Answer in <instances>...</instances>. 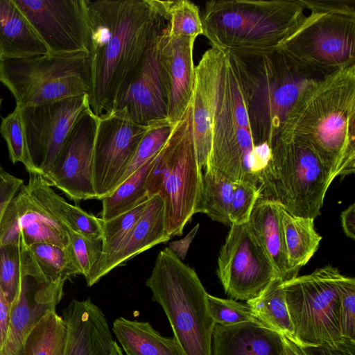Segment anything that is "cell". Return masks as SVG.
Returning a JSON list of instances; mask_svg holds the SVG:
<instances>
[{
    "mask_svg": "<svg viewBox=\"0 0 355 355\" xmlns=\"http://www.w3.org/2000/svg\"><path fill=\"white\" fill-rule=\"evenodd\" d=\"M89 26V106L112 111L129 78L157 43L167 21L159 0H85Z\"/></svg>",
    "mask_w": 355,
    "mask_h": 355,
    "instance_id": "6da1fadb",
    "label": "cell"
},
{
    "mask_svg": "<svg viewBox=\"0 0 355 355\" xmlns=\"http://www.w3.org/2000/svg\"><path fill=\"white\" fill-rule=\"evenodd\" d=\"M307 143L335 178L355 171V64L300 93L278 137Z\"/></svg>",
    "mask_w": 355,
    "mask_h": 355,
    "instance_id": "7a4b0ae2",
    "label": "cell"
},
{
    "mask_svg": "<svg viewBox=\"0 0 355 355\" xmlns=\"http://www.w3.org/2000/svg\"><path fill=\"white\" fill-rule=\"evenodd\" d=\"M270 159L271 146L257 145L251 135L235 67L224 56L205 171L233 183L254 185L261 194Z\"/></svg>",
    "mask_w": 355,
    "mask_h": 355,
    "instance_id": "3957f363",
    "label": "cell"
},
{
    "mask_svg": "<svg viewBox=\"0 0 355 355\" xmlns=\"http://www.w3.org/2000/svg\"><path fill=\"white\" fill-rule=\"evenodd\" d=\"M228 53L237 72L251 135L257 145L272 146L300 93L320 77L299 69L277 50Z\"/></svg>",
    "mask_w": 355,
    "mask_h": 355,
    "instance_id": "277c9868",
    "label": "cell"
},
{
    "mask_svg": "<svg viewBox=\"0 0 355 355\" xmlns=\"http://www.w3.org/2000/svg\"><path fill=\"white\" fill-rule=\"evenodd\" d=\"M300 0H214L201 17L203 35L223 52L276 50L302 21Z\"/></svg>",
    "mask_w": 355,
    "mask_h": 355,
    "instance_id": "5b68a950",
    "label": "cell"
},
{
    "mask_svg": "<svg viewBox=\"0 0 355 355\" xmlns=\"http://www.w3.org/2000/svg\"><path fill=\"white\" fill-rule=\"evenodd\" d=\"M311 10L277 51L322 78L355 64V1L300 0Z\"/></svg>",
    "mask_w": 355,
    "mask_h": 355,
    "instance_id": "8992f818",
    "label": "cell"
},
{
    "mask_svg": "<svg viewBox=\"0 0 355 355\" xmlns=\"http://www.w3.org/2000/svg\"><path fill=\"white\" fill-rule=\"evenodd\" d=\"M146 285L165 312L184 355H212L216 324L208 293L195 270L167 247L158 254Z\"/></svg>",
    "mask_w": 355,
    "mask_h": 355,
    "instance_id": "52a82bcc",
    "label": "cell"
},
{
    "mask_svg": "<svg viewBox=\"0 0 355 355\" xmlns=\"http://www.w3.org/2000/svg\"><path fill=\"white\" fill-rule=\"evenodd\" d=\"M335 179L314 150L295 138L277 137L260 198L275 201L288 212L315 219Z\"/></svg>",
    "mask_w": 355,
    "mask_h": 355,
    "instance_id": "ba28073f",
    "label": "cell"
},
{
    "mask_svg": "<svg viewBox=\"0 0 355 355\" xmlns=\"http://www.w3.org/2000/svg\"><path fill=\"white\" fill-rule=\"evenodd\" d=\"M0 82L12 93L19 107L88 94V53L0 58Z\"/></svg>",
    "mask_w": 355,
    "mask_h": 355,
    "instance_id": "9c48e42d",
    "label": "cell"
},
{
    "mask_svg": "<svg viewBox=\"0 0 355 355\" xmlns=\"http://www.w3.org/2000/svg\"><path fill=\"white\" fill-rule=\"evenodd\" d=\"M341 275L327 265L282 283L295 340L301 347L344 341L339 325Z\"/></svg>",
    "mask_w": 355,
    "mask_h": 355,
    "instance_id": "30bf717a",
    "label": "cell"
},
{
    "mask_svg": "<svg viewBox=\"0 0 355 355\" xmlns=\"http://www.w3.org/2000/svg\"><path fill=\"white\" fill-rule=\"evenodd\" d=\"M171 147L168 173L159 195L162 199L165 230L171 238L181 236L192 216L199 213L203 174L196 154L191 103L168 137Z\"/></svg>",
    "mask_w": 355,
    "mask_h": 355,
    "instance_id": "8fae6325",
    "label": "cell"
},
{
    "mask_svg": "<svg viewBox=\"0 0 355 355\" xmlns=\"http://www.w3.org/2000/svg\"><path fill=\"white\" fill-rule=\"evenodd\" d=\"M217 275L227 295L246 302L258 296L277 277L248 223L230 225L220 250Z\"/></svg>",
    "mask_w": 355,
    "mask_h": 355,
    "instance_id": "7c38bea8",
    "label": "cell"
},
{
    "mask_svg": "<svg viewBox=\"0 0 355 355\" xmlns=\"http://www.w3.org/2000/svg\"><path fill=\"white\" fill-rule=\"evenodd\" d=\"M89 109L87 94L20 107L28 155L37 175L44 178L48 173L73 126Z\"/></svg>",
    "mask_w": 355,
    "mask_h": 355,
    "instance_id": "4fadbf2b",
    "label": "cell"
},
{
    "mask_svg": "<svg viewBox=\"0 0 355 355\" xmlns=\"http://www.w3.org/2000/svg\"><path fill=\"white\" fill-rule=\"evenodd\" d=\"M151 127L135 123L123 110L98 116L92 166L96 199L101 200L118 186Z\"/></svg>",
    "mask_w": 355,
    "mask_h": 355,
    "instance_id": "5bb4252c",
    "label": "cell"
},
{
    "mask_svg": "<svg viewBox=\"0 0 355 355\" xmlns=\"http://www.w3.org/2000/svg\"><path fill=\"white\" fill-rule=\"evenodd\" d=\"M49 53H89V26L85 0H14Z\"/></svg>",
    "mask_w": 355,
    "mask_h": 355,
    "instance_id": "9a60e30c",
    "label": "cell"
},
{
    "mask_svg": "<svg viewBox=\"0 0 355 355\" xmlns=\"http://www.w3.org/2000/svg\"><path fill=\"white\" fill-rule=\"evenodd\" d=\"M98 116L90 109L78 120L44 177L74 201L96 199L92 179L93 153Z\"/></svg>",
    "mask_w": 355,
    "mask_h": 355,
    "instance_id": "2e32d148",
    "label": "cell"
},
{
    "mask_svg": "<svg viewBox=\"0 0 355 355\" xmlns=\"http://www.w3.org/2000/svg\"><path fill=\"white\" fill-rule=\"evenodd\" d=\"M195 40L193 37L170 36L164 28L156 45L168 121L172 125L183 117L191 101L195 80Z\"/></svg>",
    "mask_w": 355,
    "mask_h": 355,
    "instance_id": "e0dca14e",
    "label": "cell"
},
{
    "mask_svg": "<svg viewBox=\"0 0 355 355\" xmlns=\"http://www.w3.org/2000/svg\"><path fill=\"white\" fill-rule=\"evenodd\" d=\"M67 228L42 207L24 184L8 206L0 225V245L49 243L68 248Z\"/></svg>",
    "mask_w": 355,
    "mask_h": 355,
    "instance_id": "ac0fdd59",
    "label": "cell"
},
{
    "mask_svg": "<svg viewBox=\"0 0 355 355\" xmlns=\"http://www.w3.org/2000/svg\"><path fill=\"white\" fill-rule=\"evenodd\" d=\"M156 45L129 78L112 110H123L135 123L149 127L168 121Z\"/></svg>",
    "mask_w": 355,
    "mask_h": 355,
    "instance_id": "d6986e66",
    "label": "cell"
},
{
    "mask_svg": "<svg viewBox=\"0 0 355 355\" xmlns=\"http://www.w3.org/2000/svg\"><path fill=\"white\" fill-rule=\"evenodd\" d=\"M64 282L49 283L22 270L20 293L12 304L10 324L1 355H21L26 338L47 312L55 311Z\"/></svg>",
    "mask_w": 355,
    "mask_h": 355,
    "instance_id": "ffe728a7",
    "label": "cell"
},
{
    "mask_svg": "<svg viewBox=\"0 0 355 355\" xmlns=\"http://www.w3.org/2000/svg\"><path fill=\"white\" fill-rule=\"evenodd\" d=\"M225 54L211 47L195 67V80L191 101L192 129L200 166L205 167L211 148V130L218 101Z\"/></svg>",
    "mask_w": 355,
    "mask_h": 355,
    "instance_id": "44dd1931",
    "label": "cell"
},
{
    "mask_svg": "<svg viewBox=\"0 0 355 355\" xmlns=\"http://www.w3.org/2000/svg\"><path fill=\"white\" fill-rule=\"evenodd\" d=\"M62 317L67 327L64 355H123L104 313L90 299L73 300Z\"/></svg>",
    "mask_w": 355,
    "mask_h": 355,
    "instance_id": "7402d4cb",
    "label": "cell"
},
{
    "mask_svg": "<svg viewBox=\"0 0 355 355\" xmlns=\"http://www.w3.org/2000/svg\"><path fill=\"white\" fill-rule=\"evenodd\" d=\"M170 239L165 230L163 201L157 194L148 200L141 216L116 251L94 266L85 278L87 286L94 285L116 267Z\"/></svg>",
    "mask_w": 355,
    "mask_h": 355,
    "instance_id": "603a6c76",
    "label": "cell"
},
{
    "mask_svg": "<svg viewBox=\"0 0 355 355\" xmlns=\"http://www.w3.org/2000/svg\"><path fill=\"white\" fill-rule=\"evenodd\" d=\"M212 355H284L282 337L259 320L216 324Z\"/></svg>",
    "mask_w": 355,
    "mask_h": 355,
    "instance_id": "cb8c5ba5",
    "label": "cell"
},
{
    "mask_svg": "<svg viewBox=\"0 0 355 355\" xmlns=\"http://www.w3.org/2000/svg\"><path fill=\"white\" fill-rule=\"evenodd\" d=\"M250 229L283 282L297 276L288 264L279 220L278 203L266 198L257 201L249 220Z\"/></svg>",
    "mask_w": 355,
    "mask_h": 355,
    "instance_id": "d4e9b609",
    "label": "cell"
},
{
    "mask_svg": "<svg viewBox=\"0 0 355 355\" xmlns=\"http://www.w3.org/2000/svg\"><path fill=\"white\" fill-rule=\"evenodd\" d=\"M25 186L33 198L67 229L87 238H101V218L67 202L43 177L30 174L28 184Z\"/></svg>",
    "mask_w": 355,
    "mask_h": 355,
    "instance_id": "484cf974",
    "label": "cell"
},
{
    "mask_svg": "<svg viewBox=\"0 0 355 355\" xmlns=\"http://www.w3.org/2000/svg\"><path fill=\"white\" fill-rule=\"evenodd\" d=\"M47 53L48 49L14 0H0V58Z\"/></svg>",
    "mask_w": 355,
    "mask_h": 355,
    "instance_id": "4316f807",
    "label": "cell"
},
{
    "mask_svg": "<svg viewBox=\"0 0 355 355\" xmlns=\"http://www.w3.org/2000/svg\"><path fill=\"white\" fill-rule=\"evenodd\" d=\"M112 331L126 355H184L174 337L162 336L148 322L119 317Z\"/></svg>",
    "mask_w": 355,
    "mask_h": 355,
    "instance_id": "83f0119b",
    "label": "cell"
},
{
    "mask_svg": "<svg viewBox=\"0 0 355 355\" xmlns=\"http://www.w3.org/2000/svg\"><path fill=\"white\" fill-rule=\"evenodd\" d=\"M21 265L23 270L49 283L65 282L80 275L69 247L62 248L49 243L28 247L21 243Z\"/></svg>",
    "mask_w": 355,
    "mask_h": 355,
    "instance_id": "f1b7e54d",
    "label": "cell"
},
{
    "mask_svg": "<svg viewBox=\"0 0 355 355\" xmlns=\"http://www.w3.org/2000/svg\"><path fill=\"white\" fill-rule=\"evenodd\" d=\"M278 210L287 260L299 272L316 252L322 237L315 229L314 219L294 215L279 204Z\"/></svg>",
    "mask_w": 355,
    "mask_h": 355,
    "instance_id": "f546056e",
    "label": "cell"
},
{
    "mask_svg": "<svg viewBox=\"0 0 355 355\" xmlns=\"http://www.w3.org/2000/svg\"><path fill=\"white\" fill-rule=\"evenodd\" d=\"M282 283L279 277H275L258 296L246 304L263 324L295 342Z\"/></svg>",
    "mask_w": 355,
    "mask_h": 355,
    "instance_id": "4dcf8cb0",
    "label": "cell"
},
{
    "mask_svg": "<svg viewBox=\"0 0 355 355\" xmlns=\"http://www.w3.org/2000/svg\"><path fill=\"white\" fill-rule=\"evenodd\" d=\"M155 156L101 199L100 218L102 220L116 218L149 200L146 190V180Z\"/></svg>",
    "mask_w": 355,
    "mask_h": 355,
    "instance_id": "1f68e13d",
    "label": "cell"
},
{
    "mask_svg": "<svg viewBox=\"0 0 355 355\" xmlns=\"http://www.w3.org/2000/svg\"><path fill=\"white\" fill-rule=\"evenodd\" d=\"M67 327L55 311L47 312L26 338L21 355H64Z\"/></svg>",
    "mask_w": 355,
    "mask_h": 355,
    "instance_id": "d6a6232c",
    "label": "cell"
},
{
    "mask_svg": "<svg viewBox=\"0 0 355 355\" xmlns=\"http://www.w3.org/2000/svg\"><path fill=\"white\" fill-rule=\"evenodd\" d=\"M234 187L235 183L205 171L199 213L207 214L212 220L231 225L229 216Z\"/></svg>",
    "mask_w": 355,
    "mask_h": 355,
    "instance_id": "836d02e7",
    "label": "cell"
},
{
    "mask_svg": "<svg viewBox=\"0 0 355 355\" xmlns=\"http://www.w3.org/2000/svg\"><path fill=\"white\" fill-rule=\"evenodd\" d=\"M167 21L166 33L173 37L196 38L203 34L198 7L189 0L162 1Z\"/></svg>",
    "mask_w": 355,
    "mask_h": 355,
    "instance_id": "e575fe53",
    "label": "cell"
},
{
    "mask_svg": "<svg viewBox=\"0 0 355 355\" xmlns=\"http://www.w3.org/2000/svg\"><path fill=\"white\" fill-rule=\"evenodd\" d=\"M0 133L8 146L10 159L13 164L21 163L29 174H37L30 159L20 107L2 119Z\"/></svg>",
    "mask_w": 355,
    "mask_h": 355,
    "instance_id": "d590c367",
    "label": "cell"
},
{
    "mask_svg": "<svg viewBox=\"0 0 355 355\" xmlns=\"http://www.w3.org/2000/svg\"><path fill=\"white\" fill-rule=\"evenodd\" d=\"M21 243L0 245V287L12 305L20 293Z\"/></svg>",
    "mask_w": 355,
    "mask_h": 355,
    "instance_id": "8d00e7d4",
    "label": "cell"
},
{
    "mask_svg": "<svg viewBox=\"0 0 355 355\" xmlns=\"http://www.w3.org/2000/svg\"><path fill=\"white\" fill-rule=\"evenodd\" d=\"M148 201L112 219L106 221L101 219L103 253L98 262L106 259L116 251L141 216Z\"/></svg>",
    "mask_w": 355,
    "mask_h": 355,
    "instance_id": "74e56055",
    "label": "cell"
},
{
    "mask_svg": "<svg viewBox=\"0 0 355 355\" xmlns=\"http://www.w3.org/2000/svg\"><path fill=\"white\" fill-rule=\"evenodd\" d=\"M173 126L168 121H166L152 126L147 131L118 185L157 155L168 140Z\"/></svg>",
    "mask_w": 355,
    "mask_h": 355,
    "instance_id": "f35d334b",
    "label": "cell"
},
{
    "mask_svg": "<svg viewBox=\"0 0 355 355\" xmlns=\"http://www.w3.org/2000/svg\"><path fill=\"white\" fill-rule=\"evenodd\" d=\"M69 247L80 275L87 278L103 253L102 239L87 238L67 229Z\"/></svg>",
    "mask_w": 355,
    "mask_h": 355,
    "instance_id": "ab89813d",
    "label": "cell"
},
{
    "mask_svg": "<svg viewBox=\"0 0 355 355\" xmlns=\"http://www.w3.org/2000/svg\"><path fill=\"white\" fill-rule=\"evenodd\" d=\"M207 303L210 315L216 324L229 326L258 320L247 304L234 299H223L208 294Z\"/></svg>",
    "mask_w": 355,
    "mask_h": 355,
    "instance_id": "60d3db41",
    "label": "cell"
},
{
    "mask_svg": "<svg viewBox=\"0 0 355 355\" xmlns=\"http://www.w3.org/2000/svg\"><path fill=\"white\" fill-rule=\"evenodd\" d=\"M338 289L340 334L343 340L355 342V279L341 275Z\"/></svg>",
    "mask_w": 355,
    "mask_h": 355,
    "instance_id": "b9f144b4",
    "label": "cell"
},
{
    "mask_svg": "<svg viewBox=\"0 0 355 355\" xmlns=\"http://www.w3.org/2000/svg\"><path fill=\"white\" fill-rule=\"evenodd\" d=\"M259 198L260 190L257 187L245 182L235 183L230 208L231 225L248 223Z\"/></svg>",
    "mask_w": 355,
    "mask_h": 355,
    "instance_id": "7bdbcfd3",
    "label": "cell"
},
{
    "mask_svg": "<svg viewBox=\"0 0 355 355\" xmlns=\"http://www.w3.org/2000/svg\"><path fill=\"white\" fill-rule=\"evenodd\" d=\"M171 147L168 140L156 155L146 180L148 198L159 194L168 173L171 165Z\"/></svg>",
    "mask_w": 355,
    "mask_h": 355,
    "instance_id": "ee69618b",
    "label": "cell"
},
{
    "mask_svg": "<svg viewBox=\"0 0 355 355\" xmlns=\"http://www.w3.org/2000/svg\"><path fill=\"white\" fill-rule=\"evenodd\" d=\"M24 184L22 179L0 171V225L10 201Z\"/></svg>",
    "mask_w": 355,
    "mask_h": 355,
    "instance_id": "f6af8a7d",
    "label": "cell"
},
{
    "mask_svg": "<svg viewBox=\"0 0 355 355\" xmlns=\"http://www.w3.org/2000/svg\"><path fill=\"white\" fill-rule=\"evenodd\" d=\"M303 348L308 355H355V342L346 340L336 345L324 344Z\"/></svg>",
    "mask_w": 355,
    "mask_h": 355,
    "instance_id": "bcb514c9",
    "label": "cell"
},
{
    "mask_svg": "<svg viewBox=\"0 0 355 355\" xmlns=\"http://www.w3.org/2000/svg\"><path fill=\"white\" fill-rule=\"evenodd\" d=\"M12 305L0 287V355L2 354L10 320Z\"/></svg>",
    "mask_w": 355,
    "mask_h": 355,
    "instance_id": "7dc6e473",
    "label": "cell"
},
{
    "mask_svg": "<svg viewBox=\"0 0 355 355\" xmlns=\"http://www.w3.org/2000/svg\"><path fill=\"white\" fill-rule=\"evenodd\" d=\"M199 229V223L182 239L171 242L168 248L174 252L182 261L187 254L188 250Z\"/></svg>",
    "mask_w": 355,
    "mask_h": 355,
    "instance_id": "c3c4849f",
    "label": "cell"
},
{
    "mask_svg": "<svg viewBox=\"0 0 355 355\" xmlns=\"http://www.w3.org/2000/svg\"><path fill=\"white\" fill-rule=\"evenodd\" d=\"M341 225L345 235L355 239V203L353 202L340 214Z\"/></svg>",
    "mask_w": 355,
    "mask_h": 355,
    "instance_id": "681fc988",
    "label": "cell"
},
{
    "mask_svg": "<svg viewBox=\"0 0 355 355\" xmlns=\"http://www.w3.org/2000/svg\"><path fill=\"white\" fill-rule=\"evenodd\" d=\"M284 355H308L304 348L293 340L282 337Z\"/></svg>",
    "mask_w": 355,
    "mask_h": 355,
    "instance_id": "f907efd6",
    "label": "cell"
},
{
    "mask_svg": "<svg viewBox=\"0 0 355 355\" xmlns=\"http://www.w3.org/2000/svg\"><path fill=\"white\" fill-rule=\"evenodd\" d=\"M1 101H2V99H1V98L0 97V108H1Z\"/></svg>",
    "mask_w": 355,
    "mask_h": 355,
    "instance_id": "816d5d0a",
    "label": "cell"
},
{
    "mask_svg": "<svg viewBox=\"0 0 355 355\" xmlns=\"http://www.w3.org/2000/svg\"><path fill=\"white\" fill-rule=\"evenodd\" d=\"M1 170H3V168H2V167H1V166L0 164V171H1Z\"/></svg>",
    "mask_w": 355,
    "mask_h": 355,
    "instance_id": "f5cc1de1",
    "label": "cell"
}]
</instances>
